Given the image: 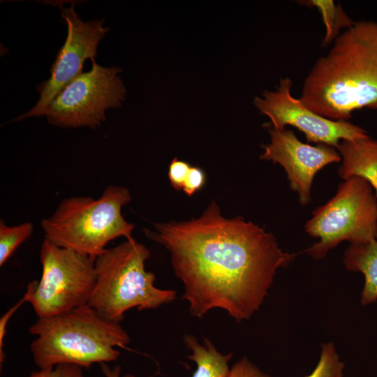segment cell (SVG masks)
Wrapping results in <instances>:
<instances>
[{
  "label": "cell",
  "mask_w": 377,
  "mask_h": 377,
  "mask_svg": "<svg viewBox=\"0 0 377 377\" xmlns=\"http://www.w3.org/2000/svg\"><path fill=\"white\" fill-rule=\"evenodd\" d=\"M154 226V231L145 233L170 253L175 274L184 285L182 298L198 318L219 309L237 322L250 319L278 269L297 256L243 217L225 219L215 201L198 219Z\"/></svg>",
  "instance_id": "6da1fadb"
},
{
  "label": "cell",
  "mask_w": 377,
  "mask_h": 377,
  "mask_svg": "<svg viewBox=\"0 0 377 377\" xmlns=\"http://www.w3.org/2000/svg\"><path fill=\"white\" fill-rule=\"evenodd\" d=\"M300 98L332 120L377 109V22L359 20L341 33L308 73Z\"/></svg>",
  "instance_id": "7a4b0ae2"
},
{
  "label": "cell",
  "mask_w": 377,
  "mask_h": 377,
  "mask_svg": "<svg viewBox=\"0 0 377 377\" xmlns=\"http://www.w3.org/2000/svg\"><path fill=\"white\" fill-rule=\"evenodd\" d=\"M29 331L37 336L30 349L40 369L61 364L89 369L94 363L113 362L120 355L115 347L126 348L131 341L119 323L89 305L38 318Z\"/></svg>",
  "instance_id": "3957f363"
},
{
  "label": "cell",
  "mask_w": 377,
  "mask_h": 377,
  "mask_svg": "<svg viewBox=\"0 0 377 377\" xmlns=\"http://www.w3.org/2000/svg\"><path fill=\"white\" fill-rule=\"evenodd\" d=\"M149 257V250L135 239L106 249L95 259L96 281L87 305L119 323L131 309H152L172 302L175 291L156 287L155 274L145 269Z\"/></svg>",
  "instance_id": "277c9868"
},
{
  "label": "cell",
  "mask_w": 377,
  "mask_h": 377,
  "mask_svg": "<svg viewBox=\"0 0 377 377\" xmlns=\"http://www.w3.org/2000/svg\"><path fill=\"white\" fill-rule=\"evenodd\" d=\"M131 200L126 187L109 186L98 199L71 197L62 200L54 212L43 219L45 239L94 259L119 237L134 239V225L126 221L122 207Z\"/></svg>",
  "instance_id": "5b68a950"
},
{
  "label": "cell",
  "mask_w": 377,
  "mask_h": 377,
  "mask_svg": "<svg viewBox=\"0 0 377 377\" xmlns=\"http://www.w3.org/2000/svg\"><path fill=\"white\" fill-rule=\"evenodd\" d=\"M339 185L336 194L316 208L305 231L318 241L304 250L322 259L343 241L366 243L377 239V197L365 179L350 177Z\"/></svg>",
  "instance_id": "8992f818"
},
{
  "label": "cell",
  "mask_w": 377,
  "mask_h": 377,
  "mask_svg": "<svg viewBox=\"0 0 377 377\" xmlns=\"http://www.w3.org/2000/svg\"><path fill=\"white\" fill-rule=\"evenodd\" d=\"M40 260V279L29 283L24 294L38 318L88 304L96 281L95 259L44 239Z\"/></svg>",
  "instance_id": "52a82bcc"
},
{
  "label": "cell",
  "mask_w": 377,
  "mask_h": 377,
  "mask_svg": "<svg viewBox=\"0 0 377 377\" xmlns=\"http://www.w3.org/2000/svg\"><path fill=\"white\" fill-rule=\"evenodd\" d=\"M91 69L71 82L50 103L43 117L61 128L100 126L110 108H119L126 89L117 66L104 67L94 60Z\"/></svg>",
  "instance_id": "ba28073f"
},
{
  "label": "cell",
  "mask_w": 377,
  "mask_h": 377,
  "mask_svg": "<svg viewBox=\"0 0 377 377\" xmlns=\"http://www.w3.org/2000/svg\"><path fill=\"white\" fill-rule=\"evenodd\" d=\"M61 15L67 25L66 41L59 50L50 68V77L36 88L40 97L36 105L27 112L17 116L13 121H22L33 117H43L52 100L82 72L87 59L91 61L97 56V47L101 40L109 31L104 26L105 20L83 21L74 10L59 6Z\"/></svg>",
  "instance_id": "9c48e42d"
},
{
  "label": "cell",
  "mask_w": 377,
  "mask_h": 377,
  "mask_svg": "<svg viewBox=\"0 0 377 377\" xmlns=\"http://www.w3.org/2000/svg\"><path fill=\"white\" fill-rule=\"evenodd\" d=\"M292 87L289 77L281 78L276 90L267 91L263 98L254 99L255 106L269 118L272 128L291 126L302 132L308 142L334 148L342 140L369 137L366 130L349 121L332 120L316 113L292 95Z\"/></svg>",
  "instance_id": "30bf717a"
},
{
  "label": "cell",
  "mask_w": 377,
  "mask_h": 377,
  "mask_svg": "<svg viewBox=\"0 0 377 377\" xmlns=\"http://www.w3.org/2000/svg\"><path fill=\"white\" fill-rule=\"evenodd\" d=\"M270 142L264 148L260 159L279 163L285 170L290 188L298 195L300 203L311 200V190L316 174L333 163L341 161L336 148L300 141L292 130H269Z\"/></svg>",
  "instance_id": "8fae6325"
},
{
  "label": "cell",
  "mask_w": 377,
  "mask_h": 377,
  "mask_svg": "<svg viewBox=\"0 0 377 377\" xmlns=\"http://www.w3.org/2000/svg\"><path fill=\"white\" fill-rule=\"evenodd\" d=\"M341 158L338 169L341 178L359 177L377 192V139L370 136L360 140H342L337 147Z\"/></svg>",
  "instance_id": "7c38bea8"
},
{
  "label": "cell",
  "mask_w": 377,
  "mask_h": 377,
  "mask_svg": "<svg viewBox=\"0 0 377 377\" xmlns=\"http://www.w3.org/2000/svg\"><path fill=\"white\" fill-rule=\"evenodd\" d=\"M345 267L360 272L364 278L361 304H371L377 300V239L366 243H350L343 256Z\"/></svg>",
  "instance_id": "4fadbf2b"
},
{
  "label": "cell",
  "mask_w": 377,
  "mask_h": 377,
  "mask_svg": "<svg viewBox=\"0 0 377 377\" xmlns=\"http://www.w3.org/2000/svg\"><path fill=\"white\" fill-rule=\"evenodd\" d=\"M186 346L191 351L187 358L196 364V369L192 377H226L230 370L229 362L233 353L223 354L213 343L203 337L202 343L190 334L184 338ZM123 377H138L133 374H126Z\"/></svg>",
  "instance_id": "5bb4252c"
},
{
  "label": "cell",
  "mask_w": 377,
  "mask_h": 377,
  "mask_svg": "<svg viewBox=\"0 0 377 377\" xmlns=\"http://www.w3.org/2000/svg\"><path fill=\"white\" fill-rule=\"evenodd\" d=\"M300 4L316 8L319 12L325 27V34L323 40L324 45H328L341 34L342 29L350 28L354 21L346 14L340 3H335L332 0H308L298 1Z\"/></svg>",
  "instance_id": "9a60e30c"
},
{
  "label": "cell",
  "mask_w": 377,
  "mask_h": 377,
  "mask_svg": "<svg viewBox=\"0 0 377 377\" xmlns=\"http://www.w3.org/2000/svg\"><path fill=\"white\" fill-rule=\"evenodd\" d=\"M33 223L27 222L18 226H8L0 221V265L11 257L16 249L32 235Z\"/></svg>",
  "instance_id": "2e32d148"
},
{
  "label": "cell",
  "mask_w": 377,
  "mask_h": 377,
  "mask_svg": "<svg viewBox=\"0 0 377 377\" xmlns=\"http://www.w3.org/2000/svg\"><path fill=\"white\" fill-rule=\"evenodd\" d=\"M344 366L334 344L332 342L323 343L318 364L306 377H343Z\"/></svg>",
  "instance_id": "e0dca14e"
},
{
  "label": "cell",
  "mask_w": 377,
  "mask_h": 377,
  "mask_svg": "<svg viewBox=\"0 0 377 377\" xmlns=\"http://www.w3.org/2000/svg\"><path fill=\"white\" fill-rule=\"evenodd\" d=\"M29 377H84V375L80 366L61 364L32 372Z\"/></svg>",
  "instance_id": "ac0fdd59"
},
{
  "label": "cell",
  "mask_w": 377,
  "mask_h": 377,
  "mask_svg": "<svg viewBox=\"0 0 377 377\" xmlns=\"http://www.w3.org/2000/svg\"><path fill=\"white\" fill-rule=\"evenodd\" d=\"M226 377H272L251 362L246 357L236 362Z\"/></svg>",
  "instance_id": "d6986e66"
},
{
  "label": "cell",
  "mask_w": 377,
  "mask_h": 377,
  "mask_svg": "<svg viewBox=\"0 0 377 377\" xmlns=\"http://www.w3.org/2000/svg\"><path fill=\"white\" fill-rule=\"evenodd\" d=\"M191 167L188 163L177 158L172 161L169 165L168 178L175 189H182Z\"/></svg>",
  "instance_id": "ffe728a7"
},
{
  "label": "cell",
  "mask_w": 377,
  "mask_h": 377,
  "mask_svg": "<svg viewBox=\"0 0 377 377\" xmlns=\"http://www.w3.org/2000/svg\"><path fill=\"white\" fill-rule=\"evenodd\" d=\"M206 182L205 172L200 168L191 166L182 190L188 196L193 195L198 191L200 190Z\"/></svg>",
  "instance_id": "44dd1931"
},
{
  "label": "cell",
  "mask_w": 377,
  "mask_h": 377,
  "mask_svg": "<svg viewBox=\"0 0 377 377\" xmlns=\"http://www.w3.org/2000/svg\"><path fill=\"white\" fill-rule=\"evenodd\" d=\"M27 302V298L24 295L23 297L19 300L13 306H12L8 311H7L0 318V364H1L6 357L3 352V339L6 333V327L9 319L16 311V310L24 303Z\"/></svg>",
  "instance_id": "7402d4cb"
},
{
  "label": "cell",
  "mask_w": 377,
  "mask_h": 377,
  "mask_svg": "<svg viewBox=\"0 0 377 377\" xmlns=\"http://www.w3.org/2000/svg\"><path fill=\"white\" fill-rule=\"evenodd\" d=\"M101 367L105 377H120L121 369L119 365L110 368L106 363H101Z\"/></svg>",
  "instance_id": "603a6c76"
},
{
  "label": "cell",
  "mask_w": 377,
  "mask_h": 377,
  "mask_svg": "<svg viewBox=\"0 0 377 377\" xmlns=\"http://www.w3.org/2000/svg\"><path fill=\"white\" fill-rule=\"evenodd\" d=\"M375 194H376V197H377V193H375Z\"/></svg>",
  "instance_id": "cb8c5ba5"
}]
</instances>
